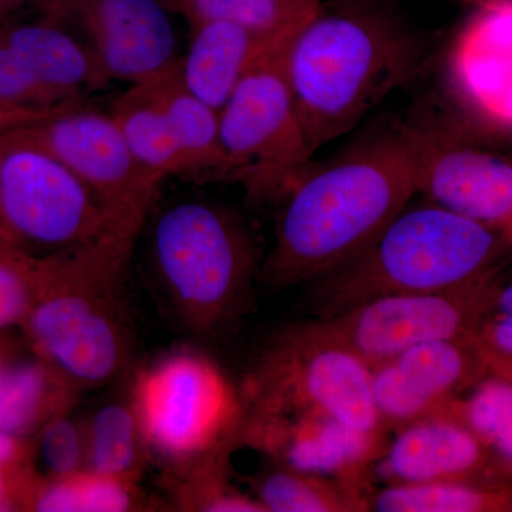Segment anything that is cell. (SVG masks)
Instances as JSON below:
<instances>
[{"label": "cell", "mask_w": 512, "mask_h": 512, "mask_svg": "<svg viewBox=\"0 0 512 512\" xmlns=\"http://www.w3.org/2000/svg\"><path fill=\"white\" fill-rule=\"evenodd\" d=\"M423 130L390 127L312 167L282 198L275 241L259 266L271 288L313 284L363 249L419 192Z\"/></svg>", "instance_id": "1"}, {"label": "cell", "mask_w": 512, "mask_h": 512, "mask_svg": "<svg viewBox=\"0 0 512 512\" xmlns=\"http://www.w3.org/2000/svg\"><path fill=\"white\" fill-rule=\"evenodd\" d=\"M421 37L383 0H330L293 33L285 74L309 153L349 133L423 70Z\"/></svg>", "instance_id": "2"}, {"label": "cell", "mask_w": 512, "mask_h": 512, "mask_svg": "<svg viewBox=\"0 0 512 512\" xmlns=\"http://www.w3.org/2000/svg\"><path fill=\"white\" fill-rule=\"evenodd\" d=\"M138 234L120 229L52 254L20 326L37 357L74 392L107 386L130 370L134 333L123 286Z\"/></svg>", "instance_id": "3"}, {"label": "cell", "mask_w": 512, "mask_h": 512, "mask_svg": "<svg viewBox=\"0 0 512 512\" xmlns=\"http://www.w3.org/2000/svg\"><path fill=\"white\" fill-rule=\"evenodd\" d=\"M510 256L498 229L430 202L407 205L352 261L313 282V311L329 318L379 296L448 291L505 266Z\"/></svg>", "instance_id": "4"}, {"label": "cell", "mask_w": 512, "mask_h": 512, "mask_svg": "<svg viewBox=\"0 0 512 512\" xmlns=\"http://www.w3.org/2000/svg\"><path fill=\"white\" fill-rule=\"evenodd\" d=\"M148 265L175 322L200 339L237 325L259 271L237 215L197 198L174 202L154 218Z\"/></svg>", "instance_id": "5"}, {"label": "cell", "mask_w": 512, "mask_h": 512, "mask_svg": "<svg viewBox=\"0 0 512 512\" xmlns=\"http://www.w3.org/2000/svg\"><path fill=\"white\" fill-rule=\"evenodd\" d=\"M241 403L249 413L329 417L390 434L377 413L372 367L308 322L289 326L266 346Z\"/></svg>", "instance_id": "6"}, {"label": "cell", "mask_w": 512, "mask_h": 512, "mask_svg": "<svg viewBox=\"0 0 512 512\" xmlns=\"http://www.w3.org/2000/svg\"><path fill=\"white\" fill-rule=\"evenodd\" d=\"M148 456L183 470L238 433L241 399L208 357L174 350L138 370L131 384Z\"/></svg>", "instance_id": "7"}, {"label": "cell", "mask_w": 512, "mask_h": 512, "mask_svg": "<svg viewBox=\"0 0 512 512\" xmlns=\"http://www.w3.org/2000/svg\"><path fill=\"white\" fill-rule=\"evenodd\" d=\"M120 229L143 231L116 217L43 148L15 134L0 140V238L50 255Z\"/></svg>", "instance_id": "8"}, {"label": "cell", "mask_w": 512, "mask_h": 512, "mask_svg": "<svg viewBox=\"0 0 512 512\" xmlns=\"http://www.w3.org/2000/svg\"><path fill=\"white\" fill-rule=\"evenodd\" d=\"M288 43L256 64L220 111L227 183L241 184L251 202H281L313 157L286 79Z\"/></svg>", "instance_id": "9"}, {"label": "cell", "mask_w": 512, "mask_h": 512, "mask_svg": "<svg viewBox=\"0 0 512 512\" xmlns=\"http://www.w3.org/2000/svg\"><path fill=\"white\" fill-rule=\"evenodd\" d=\"M503 269L448 291L379 296L308 325L375 369L421 343L473 336L481 313L504 284Z\"/></svg>", "instance_id": "10"}, {"label": "cell", "mask_w": 512, "mask_h": 512, "mask_svg": "<svg viewBox=\"0 0 512 512\" xmlns=\"http://www.w3.org/2000/svg\"><path fill=\"white\" fill-rule=\"evenodd\" d=\"M13 134L66 165L120 220L144 228L163 181L141 167L110 113L80 104Z\"/></svg>", "instance_id": "11"}, {"label": "cell", "mask_w": 512, "mask_h": 512, "mask_svg": "<svg viewBox=\"0 0 512 512\" xmlns=\"http://www.w3.org/2000/svg\"><path fill=\"white\" fill-rule=\"evenodd\" d=\"M478 128H421L417 194L443 210L501 231L512 212V146L504 138L508 134Z\"/></svg>", "instance_id": "12"}, {"label": "cell", "mask_w": 512, "mask_h": 512, "mask_svg": "<svg viewBox=\"0 0 512 512\" xmlns=\"http://www.w3.org/2000/svg\"><path fill=\"white\" fill-rule=\"evenodd\" d=\"M387 433H369L336 419L292 414L249 413L242 409L239 446L249 447L281 466L345 481L373 491V468Z\"/></svg>", "instance_id": "13"}, {"label": "cell", "mask_w": 512, "mask_h": 512, "mask_svg": "<svg viewBox=\"0 0 512 512\" xmlns=\"http://www.w3.org/2000/svg\"><path fill=\"white\" fill-rule=\"evenodd\" d=\"M488 373L474 336L434 340L373 369L377 413L390 434L444 412Z\"/></svg>", "instance_id": "14"}, {"label": "cell", "mask_w": 512, "mask_h": 512, "mask_svg": "<svg viewBox=\"0 0 512 512\" xmlns=\"http://www.w3.org/2000/svg\"><path fill=\"white\" fill-rule=\"evenodd\" d=\"M171 13L160 0H69L64 25L76 26L111 82H150L180 57Z\"/></svg>", "instance_id": "15"}, {"label": "cell", "mask_w": 512, "mask_h": 512, "mask_svg": "<svg viewBox=\"0 0 512 512\" xmlns=\"http://www.w3.org/2000/svg\"><path fill=\"white\" fill-rule=\"evenodd\" d=\"M451 92L478 127L512 134V0H488L448 53Z\"/></svg>", "instance_id": "16"}, {"label": "cell", "mask_w": 512, "mask_h": 512, "mask_svg": "<svg viewBox=\"0 0 512 512\" xmlns=\"http://www.w3.org/2000/svg\"><path fill=\"white\" fill-rule=\"evenodd\" d=\"M373 473L384 485L468 478H512L463 420L450 410L394 431Z\"/></svg>", "instance_id": "17"}, {"label": "cell", "mask_w": 512, "mask_h": 512, "mask_svg": "<svg viewBox=\"0 0 512 512\" xmlns=\"http://www.w3.org/2000/svg\"><path fill=\"white\" fill-rule=\"evenodd\" d=\"M292 36H266L232 22L202 23L190 29L187 53L178 60L181 82L221 111L252 69Z\"/></svg>", "instance_id": "18"}, {"label": "cell", "mask_w": 512, "mask_h": 512, "mask_svg": "<svg viewBox=\"0 0 512 512\" xmlns=\"http://www.w3.org/2000/svg\"><path fill=\"white\" fill-rule=\"evenodd\" d=\"M0 37L28 63L40 84L66 104H86L87 97L110 86L92 50L63 23L47 18L19 23L3 29Z\"/></svg>", "instance_id": "19"}, {"label": "cell", "mask_w": 512, "mask_h": 512, "mask_svg": "<svg viewBox=\"0 0 512 512\" xmlns=\"http://www.w3.org/2000/svg\"><path fill=\"white\" fill-rule=\"evenodd\" d=\"M151 92L170 119L185 160V177L201 183H227L221 146L220 111L192 94L178 74V63L150 82Z\"/></svg>", "instance_id": "20"}, {"label": "cell", "mask_w": 512, "mask_h": 512, "mask_svg": "<svg viewBox=\"0 0 512 512\" xmlns=\"http://www.w3.org/2000/svg\"><path fill=\"white\" fill-rule=\"evenodd\" d=\"M110 114L144 170L161 181L173 175L185 177L183 151L170 119L147 83L128 86L114 99Z\"/></svg>", "instance_id": "21"}, {"label": "cell", "mask_w": 512, "mask_h": 512, "mask_svg": "<svg viewBox=\"0 0 512 512\" xmlns=\"http://www.w3.org/2000/svg\"><path fill=\"white\" fill-rule=\"evenodd\" d=\"M74 392L46 363L0 362V431L22 439L56 414L69 412Z\"/></svg>", "instance_id": "22"}, {"label": "cell", "mask_w": 512, "mask_h": 512, "mask_svg": "<svg viewBox=\"0 0 512 512\" xmlns=\"http://www.w3.org/2000/svg\"><path fill=\"white\" fill-rule=\"evenodd\" d=\"M252 497L265 512H369L373 491L272 463L252 478Z\"/></svg>", "instance_id": "23"}, {"label": "cell", "mask_w": 512, "mask_h": 512, "mask_svg": "<svg viewBox=\"0 0 512 512\" xmlns=\"http://www.w3.org/2000/svg\"><path fill=\"white\" fill-rule=\"evenodd\" d=\"M376 512H512V478H468L383 485L370 497Z\"/></svg>", "instance_id": "24"}, {"label": "cell", "mask_w": 512, "mask_h": 512, "mask_svg": "<svg viewBox=\"0 0 512 512\" xmlns=\"http://www.w3.org/2000/svg\"><path fill=\"white\" fill-rule=\"evenodd\" d=\"M83 427L86 470L136 483L150 456L131 390L97 407Z\"/></svg>", "instance_id": "25"}, {"label": "cell", "mask_w": 512, "mask_h": 512, "mask_svg": "<svg viewBox=\"0 0 512 512\" xmlns=\"http://www.w3.org/2000/svg\"><path fill=\"white\" fill-rule=\"evenodd\" d=\"M237 447L235 434L207 456L168 474L177 507L187 511L265 512L252 495L242 494L229 481V454Z\"/></svg>", "instance_id": "26"}, {"label": "cell", "mask_w": 512, "mask_h": 512, "mask_svg": "<svg viewBox=\"0 0 512 512\" xmlns=\"http://www.w3.org/2000/svg\"><path fill=\"white\" fill-rule=\"evenodd\" d=\"M134 483L89 470L33 483L25 505L42 512H123L140 507Z\"/></svg>", "instance_id": "27"}, {"label": "cell", "mask_w": 512, "mask_h": 512, "mask_svg": "<svg viewBox=\"0 0 512 512\" xmlns=\"http://www.w3.org/2000/svg\"><path fill=\"white\" fill-rule=\"evenodd\" d=\"M512 476V383L488 372L448 407Z\"/></svg>", "instance_id": "28"}, {"label": "cell", "mask_w": 512, "mask_h": 512, "mask_svg": "<svg viewBox=\"0 0 512 512\" xmlns=\"http://www.w3.org/2000/svg\"><path fill=\"white\" fill-rule=\"evenodd\" d=\"M168 12L183 16L188 26L232 22L266 36H292V23L278 0H160Z\"/></svg>", "instance_id": "29"}, {"label": "cell", "mask_w": 512, "mask_h": 512, "mask_svg": "<svg viewBox=\"0 0 512 512\" xmlns=\"http://www.w3.org/2000/svg\"><path fill=\"white\" fill-rule=\"evenodd\" d=\"M50 255H35L0 239V330L22 326L49 272Z\"/></svg>", "instance_id": "30"}, {"label": "cell", "mask_w": 512, "mask_h": 512, "mask_svg": "<svg viewBox=\"0 0 512 512\" xmlns=\"http://www.w3.org/2000/svg\"><path fill=\"white\" fill-rule=\"evenodd\" d=\"M0 106L55 113L69 107L40 84L22 56L0 37ZM80 106V104H77Z\"/></svg>", "instance_id": "31"}, {"label": "cell", "mask_w": 512, "mask_h": 512, "mask_svg": "<svg viewBox=\"0 0 512 512\" xmlns=\"http://www.w3.org/2000/svg\"><path fill=\"white\" fill-rule=\"evenodd\" d=\"M39 453L50 478L74 476L86 470L83 424L67 412L56 414L39 429Z\"/></svg>", "instance_id": "32"}, {"label": "cell", "mask_w": 512, "mask_h": 512, "mask_svg": "<svg viewBox=\"0 0 512 512\" xmlns=\"http://www.w3.org/2000/svg\"><path fill=\"white\" fill-rule=\"evenodd\" d=\"M487 356L512 359V282L503 284L481 313L473 332Z\"/></svg>", "instance_id": "33"}, {"label": "cell", "mask_w": 512, "mask_h": 512, "mask_svg": "<svg viewBox=\"0 0 512 512\" xmlns=\"http://www.w3.org/2000/svg\"><path fill=\"white\" fill-rule=\"evenodd\" d=\"M18 437L0 431V511H8L25 500L33 480L23 476V448Z\"/></svg>", "instance_id": "34"}, {"label": "cell", "mask_w": 512, "mask_h": 512, "mask_svg": "<svg viewBox=\"0 0 512 512\" xmlns=\"http://www.w3.org/2000/svg\"><path fill=\"white\" fill-rule=\"evenodd\" d=\"M26 5L42 10L47 19L56 20L64 25L69 0H0V15Z\"/></svg>", "instance_id": "35"}, {"label": "cell", "mask_w": 512, "mask_h": 512, "mask_svg": "<svg viewBox=\"0 0 512 512\" xmlns=\"http://www.w3.org/2000/svg\"><path fill=\"white\" fill-rule=\"evenodd\" d=\"M289 20L301 26L318 9L322 0H278Z\"/></svg>", "instance_id": "36"}, {"label": "cell", "mask_w": 512, "mask_h": 512, "mask_svg": "<svg viewBox=\"0 0 512 512\" xmlns=\"http://www.w3.org/2000/svg\"><path fill=\"white\" fill-rule=\"evenodd\" d=\"M485 359L488 363V372L504 377L512 383V359H500V357L487 355H485Z\"/></svg>", "instance_id": "37"}, {"label": "cell", "mask_w": 512, "mask_h": 512, "mask_svg": "<svg viewBox=\"0 0 512 512\" xmlns=\"http://www.w3.org/2000/svg\"><path fill=\"white\" fill-rule=\"evenodd\" d=\"M501 232H503L505 242H507L508 247H510L512 251V212L508 221L505 222L503 229H501Z\"/></svg>", "instance_id": "38"}, {"label": "cell", "mask_w": 512, "mask_h": 512, "mask_svg": "<svg viewBox=\"0 0 512 512\" xmlns=\"http://www.w3.org/2000/svg\"><path fill=\"white\" fill-rule=\"evenodd\" d=\"M458 2L468 3V5L480 6L488 0H458Z\"/></svg>", "instance_id": "39"}, {"label": "cell", "mask_w": 512, "mask_h": 512, "mask_svg": "<svg viewBox=\"0 0 512 512\" xmlns=\"http://www.w3.org/2000/svg\"><path fill=\"white\" fill-rule=\"evenodd\" d=\"M0 362H2V359H0Z\"/></svg>", "instance_id": "40"}]
</instances>
